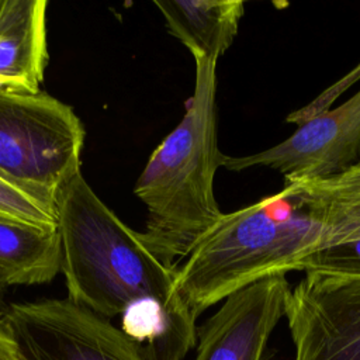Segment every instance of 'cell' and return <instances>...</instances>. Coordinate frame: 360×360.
Instances as JSON below:
<instances>
[{
	"mask_svg": "<svg viewBox=\"0 0 360 360\" xmlns=\"http://www.w3.org/2000/svg\"><path fill=\"white\" fill-rule=\"evenodd\" d=\"M194 62V91L184 115L150 153L134 187L148 211L142 238L170 267L186 259L224 215L214 194L225 156L217 135V62Z\"/></svg>",
	"mask_w": 360,
	"mask_h": 360,
	"instance_id": "3957f363",
	"label": "cell"
},
{
	"mask_svg": "<svg viewBox=\"0 0 360 360\" xmlns=\"http://www.w3.org/2000/svg\"><path fill=\"white\" fill-rule=\"evenodd\" d=\"M59 271L58 228L0 217V276L8 287L45 284Z\"/></svg>",
	"mask_w": 360,
	"mask_h": 360,
	"instance_id": "8fae6325",
	"label": "cell"
},
{
	"mask_svg": "<svg viewBox=\"0 0 360 360\" xmlns=\"http://www.w3.org/2000/svg\"><path fill=\"white\" fill-rule=\"evenodd\" d=\"M169 32L193 58L218 59L232 45L245 13L242 0H155Z\"/></svg>",
	"mask_w": 360,
	"mask_h": 360,
	"instance_id": "30bf717a",
	"label": "cell"
},
{
	"mask_svg": "<svg viewBox=\"0 0 360 360\" xmlns=\"http://www.w3.org/2000/svg\"><path fill=\"white\" fill-rule=\"evenodd\" d=\"M284 316L294 360H360V276L305 271Z\"/></svg>",
	"mask_w": 360,
	"mask_h": 360,
	"instance_id": "8992f818",
	"label": "cell"
},
{
	"mask_svg": "<svg viewBox=\"0 0 360 360\" xmlns=\"http://www.w3.org/2000/svg\"><path fill=\"white\" fill-rule=\"evenodd\" d=\"M0 217L39 226L58 228V215L49 204L0 177Z\"/></svg>",
	"mask_w": 360,
	"mask_h": 360,
	"instance_id": "7c38bea8",
	"label": "cell"
},
{
	"mask_svg": "<svg viewBox=\"0 0 360 360\" xmlns=\"http://www.w3.org/2000/svg\"><path fill=\"white\" fill-rule=\"evenodd\" d=\"M8 290V284L3 280V277L0 276V319H4L6 316V312L8 309V305L6 304L4 301V297H6V291Z\"/></svg>",
	"mask_w": 360,
	"mask_h": 360,
	"instance_id": "9a60e30c",
	"label": "cell"
},
{
	"mask_svg": "<svg viewBox=\"0 0 360 360\" xmlns=\"http://www.w3.org/2000/svg\"><path fill=\"white\" fill-rule=\"evenodd\" d=\"M55 210L69 300L110 321L148 300L193 314L177 291L176 267L100 200L82 172L59 191Z\"/></svg>",
	"mask_w": 360,
	"mask_h": 360,
	"instance_id": "7a4b0ae2",
	"label": "cell"
},
{
	"mask_svg": "<svg viewBox=\"0 0 360 360\" xmlns=\"http://www.w3.org/2000/svg\"><path fill=\"white\" fill-rule=\"evenodd\" d=\"M0 360H25L4 319H0Z\"/></svg>",
	"mask_w": 360,
	"mask_h": 360,
	"instance_id": "5bb4252c",
	"label": "cell"
},
{
	"mask_svg": "<svg viewBox=\"0 0 360 360\" xmlns=\"http://www.w3.org/2000/svg\"><path fill=\"white\" fill-rule=\"evenodd\" d=\"M86 131L75 110L39 91L0 89V177L55 205L80 172Z\"/></svg>",
	"mask_w": 360,
	"mask_h": 360,
	"instance_id": "277c9868",
	"label": "cell"
},
{
	"mask_svg": "<svg viewBox=\"0 0 360 360\" xmlns=\"http://www.w3.org/2000/svg\"><path fill=\"white\" fill-rule=\"evenodd\" d=\"M4 321L25 360H142L118 326L68 297L8 304Z\"/></svg>",
	"mask_w": 360,
	"mask_h": 360,
	"instance_id": "5b68a950",
	"label": "cell"
},
{
	"mask_svg": "<svg viewBox=\"0 0 360 360\" xmlns=\"http://www.w3.org/2000/svg\"><path fill=\"white\" fill-rule=\"evenodd\" d=\"M360 160V90L346 103L300 125L287 139L248 156H224L222 166L240 172L263 166L284 180L323 177Z\"/></svg>",
	"mask_w": 360,
	"mask_h": 360,
	"instance_id": "52a82bcc",
	"label": "cell"
},
{
	"mask_svg": "<svg viewBox=\"0 0 360 360\" xmlns=\"http://www.w3.org/2000/svg\"><path fill=\"white\" fill-rule=\"evenodd\" d=\"M290 290L285 274H270L226 297L198 326L194 360H264Z\"/></svg>",
	"mask_w": 360,
	"mask_h": 360,
	"instance_id": "ba28073f",
	"label": "cell"
},
{
	"mask_svg": "<svg viewBox=\"0 0 360 360\" xmlns=\"http://www.w3.org/2000/svg\"><path fill=\"white\" fill-rule=\"evenodd\" d=\"M300 271L360 276V239L316 252L302 263Z\"/></svg>",
	"mask_w": 360,
	"mask_h": 360,
	"instance_id": "4fadbf2b",
	"label": "cell"
},
{
	"mask_svg": "<svg viewBox=\"0 0 360 360\" xmlns=\"http://www.w3.org/2000/svg\"><path fill=\"white\" fill-rule=\"evenodd\" d=\"M46 0H0V89L41 91L48 63Z\"/></svg>",
	"mask_w": 360,
	"mask_h": 360,
	"instance_id": "9c48e42d",
	"label": "cell"
},
{
	"mask_svg": "<svg viewBox=\"0 0 360 360\" xmlns=\"http://www.w3.org/2000/svg\"><path fill=\"white\" fill-rule=\"evenodd\" d=\"M360 239V160L335 174L284 180L273 195L224 214L176 267L177 291L198 318L270 274L300 271L316 252Z\"/></svg>",
	"mask_w": 360,
	"mask_h": 360,
	"instance_id": "6da1fadb",
	"label": "cell"
}]
</instances>
